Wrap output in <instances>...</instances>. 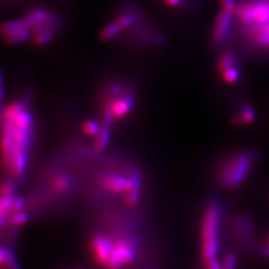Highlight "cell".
<instances>
[{
	"label": "cell",
	"mask_w": 269,
	"mask_h": 269,
	"mask_svg": "<svg viewBox=\"0 0 269 269\" xmlns=\"http://www.w3.org/2000/svg\"><path fill=\"white\" fill-rule=\"evenodd\" d=\"M221 206L212 202L207 207L202 223V257L205 261L217 258L219 252V228L221 223Z\"/></svg>",
	"instance_id": "1"
},
{
	"label": "cell",
	"mask_w": 269,
	"mask_h": 269,
	"mask_svg": "<svg viewBox=\"0 0 269 269\" xmlns=\"http://www.w3.org/2000/svg\"><path fill=\"white\" fill-rule=\"evenodd\" d=\"M255 159L252 153H245L232 158L224 166L222 173V181L227 186L239 185L250 172L251 165Z\"/></svg>",
	"instance_id": "2"
},
{
	"label": "cell",
	"mask_w": 269,
	"mask_h": 269,
	"mask_svg": "<svg viewBox=\"0 0 269 269\" xmlns=\"http://www.w3.org/2000/svg\"><path fill=\"white\" fill-rule=\"evenodd\" d=\"M137 256L136 241L133 238H121L114 244L112 253L105 263L108 269H120L123 265L131 264Z\"/></svg>",
	"instance_id": "3"
},
{
	"label": "cell",
	"mask_w": 269,
	"mask_h": 269,
	"mask_svg": "<svg viewBox=\"0 0 269 269\" xmlns=\"http://www.w3.org/2000/svg\"><path fill=\"white\" fill-rule=\"evenodd\" d=\"M244 35L256 48L269 50V22L243 27Z\"/></svg>",
	"instance_id": "4"
},
{
	"label": "cell",
	"mask_w": 269,
	"mask_h": 269,
	"mask_svg": "<svg viewBox=\"0 0 269 269\" xmlns=\"http://www.w3.org/2000/svg\"><path fill=\"white\" fill-rule=\"evenodd\" d=\"M232 13L222 11L216 19L214 26L212 29V40L216 44L224 43L231 34L232 29Z\"/></svg>",
	"instance_id": "5"
},
{
	"label": "cell",
	"mask_w": 269,
	"mask_h": 269,
	"mask_svg": "<svg viewBox=\"0 0 269 269\" xmlns=\"http://www.w3.org/2000/svg\"><path fill=\"white\" fill-rule=\"evenodd\" d=\"M113 247L114 244L110 237L104 235L95 236L92 240V250L95 260L99 264L105 265L112 253Z\"/></svg>",
	"instance_id": "6"
},
{
	"label": "cell",
	"mask_w": 269,
	"mask_h": 269,
	"mask_svg": "<svg viewBox=\"0 0 269 269\" xmlns=\"http://www.w3.org/2000/svg\"><path fill=\"white\" fill-rule=\"evenodd\" d=\"M130 178L124 177L119 174H108L103 179V186L115 194L128 193L130 190Z\"/></svg>",
	"instance_id": "7"
},
{
	"label": "cell",
	"mask_w": 269,
	"mask_h": 269,
	"mask_svg": "<svg viewBox=\"0 0 269 269\" xmlns=\"http://www.w3.org/2000/svg\"><path fill=\"white\" fill-rule=\"evenodd\" d=\"M256 119V112L252 106L247 103H241L238 112L233 117L232 123L237 126H245L253 123Z\"/></svg>",
	"instance_id": "8"
},
{
	"label": "cell",
	"mask_w": 269,
	"mask_h": 269,
	"mask_svg": "<svg viewBox=\"0 0 269 269\" xmlns=\"http://www.w3.org/2000/svg\"><path fill=\"white\" fill-rule=\"evenodd\" d=\"M130 190L126 196V203L130 206L136 205L140 200V193H141V179L138 173L132 171L130 174Z\"/></svg>",
	"instance_id": "9"
},
{
	"label": "cell",
	"mask_w": 269,
	"mask_h": 269,
	"mask_svg": "<svg viewBox=\"0 0 269 269\" xmlns=\"http://www.w3.org/2000/svg\"><path fill=\"white\" fill-rule=\"evenodd\" d=\"M235 66H239V57L235 52H232V51H228V52L224 53L222 57L220 58L219 64H218L219 71L221 73L228 68L235 67Z\"/></svg>",
	"instance_id": "10"
},
{
	"label": "cell",
	"mask_w": 269,
	"mask_h": 269,
	"mask_svg": "<svg viewBox=\"0 0 269 269\" xmlns=\"http://www.w3.org/2000/svg\"><path fill=\"white\" fill-rule=\"evenodd\" d=\"M26 162H27V157H26V153H19L15 156H13L11 160H10V168L11 171L13 173L14 176L18 177L21 176L25 170V166H26Z\"/></svg>",
	"instance_id": "11"
},
{
	"label": "cell",
	"mask_w": 269,
	"mask_h": 269,
	"mask_svg": "<svg viewBox=\"0 0 269 269\" xmlns=\"http://www.w3.org/2000/svg\"><path fill=\"white\" fill-rule=\"evenodd\" d=\"M0 263L3 268L20 269L16 262V259L13 253L4 248H1V251H0Z\"/></svg>",
	"instance_id": "12"
},
{
	"label": "cell",
	"mask_w": 269,
	"mask_h": 269,
	"mask_svg": "<svg viewBox=\"0 0 269 269\" xmlns=\"http://www.w3.org/2000/svg\"><path fill=\"white\" fill-rule=\"evenodd\" d=\"M110 127L108 125H104V127L101 129L100 133L97 134V139L95 142V148L99 151L104 150L109 141H110V137H111V133H110Z\"/></svg>",
	"instance_id": "13"
},
{
	"label": "cell",
	"mask_w": 269,
	"mask_h": 269,
	"mask_svg": "<svg viewBox=\"0 0 269 269\" xmlns=\"http://www.w3.org/2000/svg\"><path fill=\"white\" fill-rule=\"evenodd\" d=\"M121 30H122V26L119 23L115 22L109 24L108 26H106L105 28L102 29V31L100 33V39L102 41H109V40L113 39L115 36H117Z\"/></svg>",
	"instance_id": "14"
},
{
	"label": "cell",
	"mask_w": 269,
	"mask_h": 269,
	"mask_svg": "<svg viewBox=\"0 0 269 269\" xmlns=\"http://www.w3.org/2000/svg\"><path fill=\"white\" fill-rule=\"evenodd\" d=\"M29 37H30L29 30L27 28H24L16 33L4 36V39H5V42L8 44H18V43H21V42L28 40Z\"/></svg>",
	"instance_id": "15"
},
{
	"label": "cell",
	"mask_w": 269,
	"mask_h": 269,
	"mask_svg": "<svg viewBox=\"0 0 269 269\" xmlns=\"http://www.w3.org/2000/svg\"><path fill=\"white\" fill-rule=\"evenodd\" d=\"M71 179L64 175V174H58L55 179H53V187L58 192V193H64L71 186Z\"/></svg>",
	"instance_id": "16"
},
{
	"label": "cell",
	"mask_w": 269,
	"mask_h": 269,
	"mask_svg": "<svg viewBox=\"0 0 269 269\" xmlns=\"http://www.w3.org/2000/svg\"><path fill=\"white\" fill-rule=\"evenodd\" d=\"M222 76L225 83H228V84L236 83L240 79V76H241L240 68L239 66L228 68L224 70V72H222Z\"/></svg>",
	"instance_id": "17"
},
{
	"label": "cell",
	"mask_w": 269,
	"mask_h": 269,
	"mask_svg": "<svg viewBox=\"0 0 269 269\" xmlns=\"http://www.w3.org/2000/svg\"><path fill=\"white\" fill-rule=\"evenodd\" d=\"M14 202L13 196H2L0 200V214H1V225L4 224L5 216L12 210V205Z\"/></svg>",
	"instance_id": "18"
},
{
	"label": "cell",
	"mask_w": 269,
	"mask_h": 269,
	"mask_svg": "<svg viewBox=\"0 0 269 269\" xmlns=\"http://www.w3.org/2000/svg\"><path fill=\"white\" fill-rule=\"evenodd\" d=\"M24 111L23 106L19 103H13L11 104L8 108L3 109L2 111V119L9 120V121H14L16 117Z\"/></svg>",
	"instance_id": "19"
},
{
	"label": "cell",
	"mask_w": 269,
	"mask_h": 269,
	"mask_svg": "<svg viewBox=\"0 0 269 269\" xmlns=\"http://www.w3.org/2000/svg\"><path fill=\"white\" fill-rule=\"evenodd\" d=\"M22 21H9L2 24L1 26V33L3 36H7L13 33H16L24 29Z\"/></svg>",
	"instance_id": "20"
},
{
	"label": "cell",
	"mask_w": 269,
	"mask_h": 269,
	"mask_svg": "<svg viewBox=\"0 0 269 269\" xmlns=\"http://www.w3.org/2000/svg\"><path fill=\"white\" fill-rule=\"evenodd\" d=\"M12 122L18 128H30L31 124H32V117L29 113L22 111Z\"/></svg>",
	"instance_id": "21"
},
{
	"label": "cell",
	"mask_w": 269,
	"mask_h": 269,
	"mask_svg": "<svg viewBox=\"0 0 269 269\" xmlns=\"http://www.w3.org/2000/svg\"><path fill=\"white\" fill-rule=\"evenodd\" d=\"M82 130H83V132L85 134H88V136H97V134L100 133L101 128H100V126L95 121L88 120V121H86L83 124Z\"/></svg>",
	"instance_id": "22"
},
{
	"label": "cell",
	"mask_w": 269,
	"mask_h": 269,
	"mask_svg": "<svg viewBox=\"0 0 269 269\" xmlns=\"http://www.w3.org/2000/svg\"><path fill=\"white\" fill-rule=\"evenodd\" d=\"M34 18L36 19L37 23L45 22V21H53L54 20V16L47 12V11H44V10H34L32 13H31Z\"/></svg>",
	"instance_id": "23"
},
{
	"label": "cell",
	"mask_w": 269,
	"mask_h": 269,
	"mask_svg": "<svg viewBox=\"0 0 269 269\" xmlns=\"http://www.w3.org/2000/svg\"><path fill=\"white\" fill-rule=\"evenodd\" d=\"M28 220H29V216L23 211L14 212L10 218L11 224L14 225H23L28 222Z\"/></svg>",
	"instance_id": "24"
},
{
	"label": "cell",
	"mask_w": 269,
	"mask_h": 269,
	"mask_svg": "<svg viewBox=\"0 0 269 269\" xmlns=\"http://www.w3.org/2000/svg\"><path fill=\"white\" fill-rule=\"evenodd\" d=\"M53 36H54V34L52 31H46V32H42V33H38V34H36V36L34 38V43L36 45L46 44L53 38Z\"/></svg>",
	"instance_id": "25"
},
{
	"label": "cell",
	"mask_w": 269,
	"mask_h": 269,
	"mask_svg": "<svg viewBox=\"0 0 269 269\" xmlns=\"http://www.w3.org/2000/svg\"><path fill=\"white\" fill-rule=\"evenodd\" d=\"M222 3V7L223 10L229 12V13H234L235 9H236V1L235 0H221Z\"/></svg>",
	"instance_id": "26"
},
{
	"label": "cell",
	"mask_w": 269,
	"mask_h": 269,
	"mask_svg": "<svg viewBox=\"0 0 269 269\" xmlns=\"http://www.w3.org/2000/svg\"><path fill=\"white\" fill-rule=\"evenodd\" d=\"M235 264H236V256L233 253L228 254L224 261V265L223 268L224 269H234L235 268Z\"/></svg>",
	"instance_id": "27"
},
{
	"label": "cell",
	"mask_w": 269,
	"mask_h": 269,
	"mask_svg": "<svg viewBox=\"0 0 269 269\" xmlns=\"http://www.w3.org/2000/svg\"><path fill=\"white\" fill-rule=\"evenodd\" d=\"M14 192H15V185L11 182H5L1 186L2 196H13Z\"/></svg>",
	"instance_id": "28"
},
{
	"label": "cell",
	"mask_w": 269,
	"mask_h": 269,
	"mask_svg": "<svg viewBox=\"0 0 269 269\" xmlns=\"http://www.w3.org/2000/svg\"><path fill=\"white\" fill-rule=\"evenodd\" d=\"M21 21H22L24 27L27 28V29L28 28H34L38 24L37 21H36V19L34 18V16L31 13L28 14L27 16H25Z\"/></svg>",
	"instance_id": "29"
},
{
	"label": "cell",
	"mask_w": 269,
	"mask_h": 269,
	"mask_svg": "<svg viewBox=\"0 0 269 269\" xmlns=\"http://www.w3.org/2000/svg\"><path fill=\"white\" fill-rule=\"evenodd\" d=\"M117 22L122 26V28H126L128 26H131L134 23V18L129 15H123L120 18H118Z\"/></svg>",
	"instance_id": "30"
},
{
	"label": "cell",
	"mask_w": 269,
	"mask_h": 269,
	"mask_svg": "<svg viewBox=\"0 0 269 269\" xmlns=\"http://www.w3.org/2000/svg\"><path fill=\"white\" fill-rule=\"evenodd\" d=\"M23 207H24V201L21 198H14V202H13L11 211H13V212L22 211Z\"/></svg>",
	"instance_id": "31"
},
{
	"label": "cell",
	"mask_w": 269,
	"mask_h": 269,
	"mask_svg": "<svg viewBox=\"0 0 269 269\" xmlns=\"http://www.w3.org/2000/svg\"><path fill=\"white\" fill-rule=\"evenodd\" d=\"M206 262H207L206 263V268L207 269H224L223 268V265L217 260V258L208 260Z\"/></svg>",
	"instance_id": "32"
},
{
	"label": "cell",
	"mask_w": 269,
	"mask_h": 269,
	"mask_svg": "<svg viewBox=\"0 0 269 269\" xmlns=\"http://www.w3.org/2000/svg\"><path fill=\"white\" fill-rule=\"evenodd\" d=\"M181 0H166V2L171 6H176L180 3Z\"/></svg>",
	"instance_id": "33"
},
{
	"label": "cell",
	"mask_w": 269,
	"mask_h": 269,
	"mask_svg": "<svg viewBox=\"0 0 269 269\" xmlns=\"http://www.w3.org/2000/svg\"><path fill=\"white\" fill-rule=\"evenodd\" d=\"M262 253H263L264 255H266V256H269V246L263 247V249H262Z\"/></svg>",
	"instance_id": "34"
},
{
	"label": "cell",
	"mask_w": 269,
	"mask_h": 269,
	"mask_svg": "<svg viewBox=\"0 0 269 269\" xmlns=\"http://www.w3.org/2000/svg\"><path fill=\"white\" fill-rule=\"evenodd\" d=\"M266 3H267V6H268L269 8V0H266Z\"/></svg>",
	"instance_id": "35"
},
{
	"label": "cell",
	"mask_w": 269,
	"mask_h": 269,
	"mask_svg": "<svg viewBox=\"0 0 269 269\" xmlns=\"http://www.w3.org/2000/svg\"><path fill=\"white\" fill-rule=\"evenodd\" d=\"M268 244H269V238H268Z\"/></svg>",
	"instance_id": "36"
}]
</instances>
